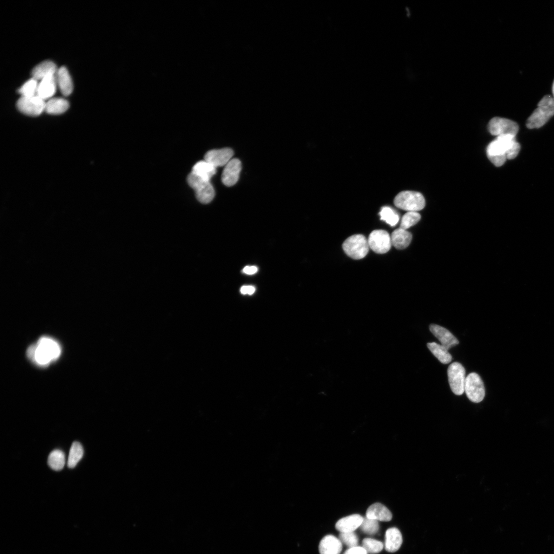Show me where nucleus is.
<instances>
[{"instance_id": "obj_13", "label": "nucleus", "mask_w": 554, "mask_h": 554, "mask_svg": "<svg viewBox=\"0 0 554 554\" xmlns=\"http://www.w3.org/2000/svg\"><path fill=\"white\" fill-rule=\"evenodd\" d=\"M233 155V151L228 148L213 149L208 151L205 155L204 160L215 167L225 166Z\"/></svg>"}, {"instance_id": "obj_23", "label": "nucleus", "mask_w": 554, "mask_h": 554, "mask_svg": "<svg viewBox=\"0 0 554 554\" xmlns=\"http://www.w3.org/2000/svg\"><path fill=\"white\" fill-rule=\"evenodd\" d=\"M216 167L205 160L197 162L193 167L191 172L199 177L210 181L216 173Z\"/></svg>"}, {"instance_id": "obj_21", "label": "nucleus", "mask_w": 554, "mask_h": 554, "mask_svg": "<svg viewBox=\"0 0 554 554\" xmlns=\"http://www.w3.org/2000/svg\"><path fill=\"white\" fill-rule=\"evenodd\" d=\"M390 238L392 245L398 249H403L410 244L412 235L406 230L399 228L392 232Z\"/></svg>"}, {"instance_id": "obj_16", "label": "nucleus", "mask_w": 554, "mask_h": 554, "mask_svg": "<svg viewBox=\"0 0 554 554\" xmlns=\"http://www.w3.org/2000/svg\"><path fill=\"white\" fill-rule=\"evenodd\" d=\"M342 549V542L339 538L333 535L325 536L320 541L319 546L320 554H340Z\"/></svg>"}, {"instance_id": "obj_4", "label": "nucleus", "mask_w": 554, "mask_h": 554, "mask_svg": "<svg viewBox=\"0 0 554 554\" xmlns=\"http://www.w3.org/2000/svg\"><path fill=\"white\" fill-rule=\"evenodd\" d=\"M393 203L397 207L407 212H418L423 209L425 205V199L421 193L409 190L399 193Z\"/></svg>"}, {"instance_id": "obj_2", "label": "nucleus", "mask_w": 554, "mask_h": 554, "mask_svg": "<svg viewBox=\"0 0 554 554\" xmlns=\"http://www.w3.org/2000/svg\"><path fill=\"white\" fill-rule=\"evenodd\" d=\"M61 352V347L56 341L44 337L41 338L35 345L30 346L27 353L37 364L45 366L57 359Z\"/></svg>"}, {"instance_id": "obj_24", "label": "nucleus", "mask_w": 554, "mask_h": 554, "mask_svg": "<svg viewBox=\"0 0 554 554\" xmlns=\"http://www.w3.org/2000/svg\"><path fill=\"white\" fill-rule=\"evenodd\" d=\"M69 107L68 102L61 97L49 99L45 103V111L51 114H60L65 112Z\"/></svg>"}, {"instance_id": "obj_18", "label": "nucleus", "mask_w": 554, "mask_h": 554, "mask_svg": "<svg viewBox=\"0 0 554 554\" xmlns=\"http://www.w3.org/2000/svg\"><path fill=\"white\" fill-rule=\"evenodd\" d=\"M55 77L61 93L65 96L70 95L73 91V83L67 68L64 66L60 67L57 70Z\"/></svg>"}, {"instance_id": "obj_35", "label": "nucleus", "mask_w": 554, "mask_h": 554, "mask_svg": "<svg viewBox=\"0 0 554 554\" xmlns=\"http://www.w3.org/2000/svg\"><path fill=\"white\" fill-rule=\"evenodd\" d=\"M255 287L250 285L243 286L240 289L241 293L243 294H248L249 295L252 294L255 292Z\"/></svg>"}, {"instance_id": "obj_33", "label": "nucleus", "mask_w": 554, "mask_h": 554, "mask_svg": "<svg viewBox=\"0 0 554 554\" xmlns=\"http://www.w3.org/2000/svg\"><path fill=\"white\" fill-rule=\"evenodd\" d=\"M339 539L346 546L350 548L358 546L359 539L357 535L353 532H340Z\"/></svg>"}, {"instance_id": "obj_10", "label": "nucleus", "mask_w": 554, "mask_h": 554, "mask_svg": "<svg viewBox=\"0 0 554 554\" xmlns=\"http://www.w3.org/2000/svg\"><path fill=\"white\" fill-rule=\"evenodd\" d=\"M45 101L37 95L30 97L21 96L17 101L16 106L23 113L37 116L41 114L45 108Z\"/></svg>"}, {"instance_id": "obj_8", "label": "nucleus", "mask_w": 554, "mask_h": 554, "mask_svg": "<svg viewBox=\"0 0 554 554\" xmlns=\"http://www.w3.org/2000/svg\"><path fill=\"white\" fill-rule=\"evenodd\" d=\"M448 382L452 391L456 395H462L464 392L465 369L459 362H453L447 369Z\"/></svg>"}, {"instance_id": "obj_17", "label": "nucleus", "mask_w": 554, "mask_h": 554, "mask_svg": "<svg viewBox=\"0 0 554 554\" xmlns=\"http://www.w3.org/2000/svg\"><path fill=\"white\" fill-rule=\"evenodd\" d=\"M364 518L359 514H353L340 519L335 524V528L340 532H353L359 528Z\"/></svg>"}, {"instance_id": "obj_30", "label": "nucleus", "mask_w": 554, "mask_h": 554, "mask_svg": "<svg viewBox=\"0 0 554 554\" xmlns=\"http://www.w3.org/2000/svg\"><path fill=\"white\" fill-rule=\"evenodd\" d=\"M38 83L37 80L32 78L26 82L18 90L22 96L30 97L36 95Z\"/></svg>"}, {"instance_id": "obj_31", "label": "nucleus", "mask_w": 554, "mask_h": 554, "mask_svg": "<svg viewBox=\"0 0 554 554\" xmlns=\"http://www.w3.org/2000/svg\"><path fill=\"white\" fill-rule=\"evenodd\" d=\"M421 219V215L415 211H409L402 217L400 228L406 230L416 224Z\"/></svg>"}, {"instance_id": "obj_19", "label": "nucleus", "mask_w": 554, "mask_h": 554, "mask_svg": "<svg viewBox=\"0 0 554 554\" xmlns=\"http://www.w3.org/2000/svg\"><path fill=\"white\" fill-rule=\"evenodd\" d=\"M366 517L380 521H389L392 515L390 511L384 505L375 503L371 505L367 509Z\"/></svg>"}, {"instance_id": "obj_34", "label": "nucleus", "mask_w": 554, "mask_h": 554, "mask_svg": "<svg viewBox=\"0 0 554 554\" xmlns=\"http://www.w3.org/2000/svg\"><path fill=\"white\" fill-rule=\"evenodd\" d=\"M344 554H367L362 546H356L348 548Z\"/></svg>"}, {"instance_id": "obj_1", "label": "nucleus", "mask_w": 554, "mask_h": 554, "mask_svg": "<svg viewBox=\"0 0 554 554\" xmlns=\"http://www.w3.org/2000/svg\"><path fill=\"white\" fill-rule=\"evenodd\" d=\"M521 149L516 136L504 135L497 137L489 144L486 153L490 162L496 166L503 165L506 160L515 159Z\"/></svg>"}, {"instance_id": "obj_25", "label": "nucleus", "mask_w": 554, "mask_h": 554, "mask_svg": "<svg viewBox=\"0 0 554 554\" xmlns=\"http://www.w3.org/2000/svg\"><path fill=\"white\" fill-rule=\"evenodd\" d=\"M427 347L432 353L443 364H448L452 360V356L448 349L442 345L435 342L428 343Z\"/></svg>"}, {"instance_id": "obj_29", "label": "nucleus", "mask_w": 554, "mask_h": 554, "mask_svg": "<svg viewBox=\"0 0 554 554\" xmlns=\"http://www.w3.org/2000/svg\"><path fill=\"white\" fill-rule=\"evenodd\" d=\"M362 547L367 553L374 554L381 552L384 547V545L382 542L374 539L365 538L362 541Z\"/></svg>"}, {"instance_id": "obj_36", "label": "nucleus", "mask_w": 554, "mask_h": 554, "mask_svg": "<svg viewBox=\"0 0 554 554\" xmlns=\"http://www.w3.org/2000/svg\"><path fill=\"white\" fill-rule=\"evenodd\" d=\"M258 268L254 266H246L243 269V272L247 274H253L258 271Z\"/></svg>"}, {"instance_id": "obj_12", "label": "nucleus", "mask_w": 554, "mask_h": 554, "mask_svg": "<svg viewBox=\"0 0 554 554\" xmlns=\"http://www.w3.org/2000/svg\"><path fill=\"white\" fill-rule=\"evenodd\" d=\"M242 169L241 161L232 159L225 166L222 174L223 183L228 187L235 185L238 182Z\"/></svg>"}, {"instance_id": "obj_11", "label": "nucleus", "mask_w": 554, "mask_h": 554, "mask_svg": "<svg viewBox=\"0 0 554 554\" xmlns=\"http://www.w3.org/2000/svg\"><path fill=\"white\" fill-rule=\"evenodd\" d=\"M368 243L369 248L374 252L383 254L388 252L391 247V238L384 230H374L369 235Z\"/></svg>"}, {"instance_id": "obj_15", "label": "nucleus", "mask_w": 554, "mask_h": 554, "mask_svg": "<svg viewBox=\"0 0 554 554\" xmlns=\"http://www.w3.org/2000/svg\"><path fill=\"white\" fill-rule=\"evenodd\" d=\"M56 86L55 75H48L38 83L36 95L44 101L49 100L55 93Z\"/></svg>"}, {"instance_id": "obj_7", "label": "nucleus", "mask_w": 554, "mask_h": 554, "mask_svg": "<svg viewBox=\"0 0 554 554\" xmlns=\"http://www.w3.org/2000/svg\"><path fill=\"white\" fill-rule=\"evenodd\" d=\"M464 391L470 401L474 403L481 402L485 397V387L482 380L475 372L469 373L466 378Z\"/></svg>"}, {"instance_id": "obj_28", "label": "nucleus", "mask_w": 554, "mask_h": 554, "mask_svg": "<svg viewBox=\"0 0 554 554\" xmlns=\"http://www.w3.org/2000/svg\"><path fill=\"white\" fill-rule=\"evenodd\" d=\"M380 219L391 226H395L399 221V215L391 208L383 207L379 212Z\"/></svg>"}, {"instance_id": "obj_9", "label": "nucleus", "mask_w": 554, "mask_h": 554, "mask_svg": "<svg viewBox=\"0 0 554 554\" xmlns=\"http://www.w3.org/2000/svg\"><path fill=\"white\" fill-rule=\"evenodd\" d=\"M488 129L491 134L497 136L504 135L516 136L519 128L518 124L512 120L494 117L489 121Z\"/></svg>"}, {"instance_id": "obj_20", "label": "nucleus", "mask_w": 554, "mask_h": 554, "mask_svg": "<svg viewBox=\"0 0 554 554\" xmlns=\"http://www.w3.org/2000/svg\"><path fill=\"white\" fill-rule=\"evenodd\" d=\"M403 539L400 531L395 527L388 528L385 532V548L389 552L397 551L400 548Z\"/></svg>"}, {"instance_id": "obj_26", "label": "nucleus", "mask_w": 554, "mask_h": 554, "mask_svg": "<svg viewBox=\"0 0 554 554\" xmlns=\"http://www.w3.org/2000/svg\"><path fill=\"white\" fill-rule=\"evenodd\" d=\"M65 464V456L63 451L55 449L50 452L48 458V464L51 469L55 471L61 470Z\"/></svg>"}, {"instance_id": "obj_14", "label": "nucleus", "mask_w": 554, "mask_h": 554, "mask_svg": "<svg viewBox=\"0 0 554 554\" xmlns=\"http://www.w3.org/2000/svg\"><path fill=\"white\" fill-rule=\"evenodd\" d=\"M429 330L448 350L459 344L458 340L447 329L437 324H430Z\"/></svg>"}, {"instance_id": "obj_32", "label": "nucleus", "mask_w": 554, "mask_h": 554, "mask_svg": "<svg viewBox=\"0 0 554 554\" xmlns=\"http://www.w3.org/2000/svg\"><path fill=\"white\" fill-rule=\"evenodd\" d=\"M359 528L364 533L372 535L378 532L379 524L378 521L365 517Z\"/></svg>"}, {"instance_id": "obj_3", "label": "nucleus", "mask_w": 554, "mask_h": 554, "mask_svg": "<svg viewBox=\"0 0 554 554\" xmlns=\"http://www.w3.org/2000/svg\"><path fill=\"white\" fill-rule=\"evenodd\" d=\"M554 115V99L545 95L539 101L538 107L528 118L526 125L529 129L539 128Z\"/></svg>"}, {"instance_id": "obj_22", "label": "nucleus", "mask_w": 554, "mask_h": 554, "mask_svg": "<svg viewBox=\"0 0 554 554\" xmlns=\"http://www.w3.org/2000/svg\"><path fill=\"white\" fill-rule=\"evenodd\" d=\"M56 65L51 61H44L36 65L32 70V78L36 80H41L51 74H55L57 72Z\"/></svg>"}, {"instance_id": "obj_27", "label": "nucleus", "mask_w": 554, "mask_h": 554, "mask_svg": "<svg viewBox=\"0 0 554 554\" xmlns=\"http://www.w3.org/2000/svg\"><path fill=\"white\" fill-rule=\"evenodd\" d=\"M83 453L84 449L81 443L76 441L73 442L69 451L67 466L70 468L75 467L83 457Z\"/></svg>"}, {"instance_id": "obj_6", "label": "nucleus", "mask_w": 554, "mask_h": 554, "mask_svg": "<svg viewBox=\"0 0 554 554\" xmlns=\"http://www.w3.org/2000/svg\"><path fill=\"white\" fill-rule=\"evenodd\" d=\"M342 248L350 258L359 260L364 258L368 252V240L362 234H354L348 238L343 243Z\"/></svg>"}, {"instance_id": "obj_37", "label": "nucleus", "mask_w": 554, "mask_h": 554, "mask_svg": "<svg viewBox=\"0 0 554 554\" xmlns=\"http://www.w3.org/2000/svg\"><path fill=\"white\" fill-rule=\"evenodd\" d=\"M552 94H553V98L554 99V81H553L552 86Z\"/></svg>"}, {"instance_id": "obj_5", "label": "nucleus", "mask_w": 554, "mask_h": 554, "mask_svg": "<svg viewBox=\"0 0 554 554\" xmlns=\"http://www.w3.org/2000/svg\"><path fill=\"white\" fill-rule=\"evenodd\" d=\"M187 181L194 189L196 197L200 202L208 204L213 200L215 191L210 181L202 179L191 172L188 175Z\"/></svg>"}]
</instances>
